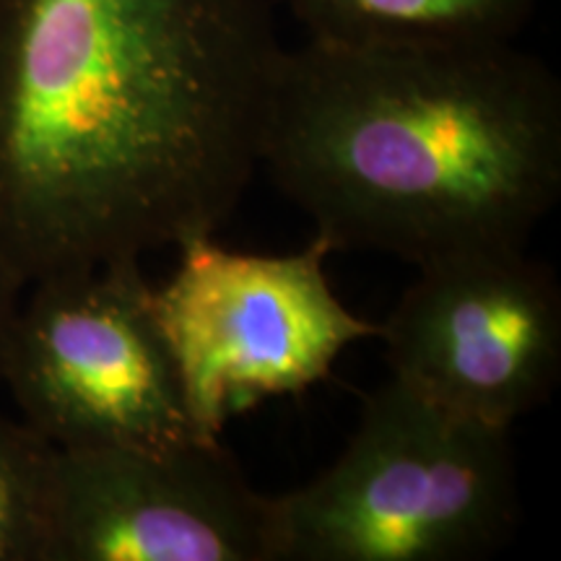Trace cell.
<instances>
[{"instance_id":"cell-1","label":"cell","mask_w":561,"mask_h":561,"mask_svg":"<svg viewBox=\"0 0 561 561\" xmlns=\"http://www.w3.org/2000/svg\"><path fill=\"white\" fill-rule=\"evenodd\" d=\"M284 55L268 0H0V250L21 284L216 234Z\"/></svg>"},{"instance_id":"cell-2","label":"cell","mask_w":561,"mask_h":561,"mask_svg":"<svg viewBox=\"0 0 561 561\" xmlns=\"http://www.w3.org/2000/svg\"><path fill=\"white\" fill-rule=\"evenodd\" d=\"M261 167L331 250L528 248L561 195V87L515 42L286 50Z\"/></svg>"},{"instance_id":"cell-3","label":"cell","mask_w":561,"mask_h":561,"mask_svg":"<svg viewBox=\"0 0 561 561\" xmlns=\"http://www.w3.org/2000/svg\"><path fill=\"white\" fill-rule=\"evenodd\" d=\"M512 430L453 413L398 377L362 403L325 471L271 496L273 561H476L520 525Z\"/></svg>"},{"instance_id":"cell-4","label":"cell","mask_w":561,"mask_h":561,"mask_svg":"<svg viewBox=\"0 0 561 561\" xmlns=\"http://www.w3.org/2000/svg\"><path fill=\"white\" fill-rule=\"evenodd\" d=\"M216 234L178 248L153 286V307L178 367L195 432L224 426L265 401L299 396L331 375L351 346L380 335L335 294L320 237L284 255L221 248Z\"/></svg>"},{"instance_id":"cell-5","label":"cell","mask_w":561,"mask_h":561,"mask_svg":"<svg viewBox=\"0 0 561 561\" xmlns=\"http://www.w3.org/2000/svg\"><path fill=\"white\" fill-rule=\"evenodd\" d=\"M30 286L0 356V380L21 421L60 450L201 437L140 261L55 273Z\"/></svg>"},{"instance_id":"cell-6","label":"cell","mask_w":561,"mask_h":561,"mask_svg":"<svg viewBox=\"0 0 561 561\" xmlns=\"http://www.w3.org/2000/svg\"><path fill=\"white\" fill-rule=\"evenodd\" d=\"M380 322L390 375L442 409L512 430L561 380V286L528 248L460 252L416 268Z\"/></svg>"},{"instance_id":"cell-7","label":"cell","mask_w":561,"mask_h":561,"mask_svg":"<svg viewBox=\"0 0 561 561\" xmlns=\"http://www.w3.org/2000/svg\"><path fill=\"white\" fill-rule=\"evenodd\" d=\"M47 561H273V510L221 439L55 447Z\"/></svg>"},{"instance_id":"cell-8","label":"cell","mask_w":561,"mask_h":561,"mask_svg":"<svg viewBox=\"0 0 561 561\" xmlns=\"http://www.w3.org/2000/svg\"><path fill=\"white\" fill-rule=\"evenodd\" d=\"M538 0H284L307 39L335 45L515 42Z\"/></svg>"},{"instance_id":"cell-9","label":"cell","mask_w":561,"mask_h":561,"mask_svg":"<svg viewBox=\"0 0 561 561\" xmlns=\"http://www.w3.org/2000/svg\"><path fill=\"white\" fill-rule=\"evenodd\" d=\"M55 445L0 419V561H47Z\"/></svg>"},{"instance_id":"cell-10","label":"cell","mask_w":561,"mask_h":561,"mask_svg":"<svg viewBox=\"0 0 561 561\" xmlns=\"http://www.w3.org/2000/svg\"><path fill=\"white\" fill-rule=\"evenodd\" d=\"M21 289H24V284H21L16 271L11 268V263L5 261L3 250H0V356H3V343L5 335H9L11 320L16 314Z\"/></svg>"}]
</instances>
